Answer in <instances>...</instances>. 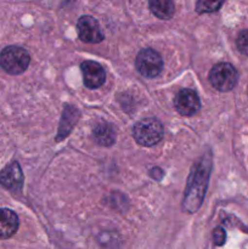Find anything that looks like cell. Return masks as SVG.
Here are the masks:
<instances>
[{
    "label": "cell",
    "instance_id": "14",
    "mask_svg": "<svg viewBox=\"0 0 248 249\" xmlns=\"http://www.w3.org/2000/svg\"><path fill=\"white\" fill-rule=\"evenodd\" d=\"M221 5H223V2L220 1H198L196 5V10L199 14H203V12H212L216 11Z\"/></svg>",
    "mask_w": 248,
    "mask_h": 249
},
{
    "label": "cell",
    "instance_id": "15",
    "mask_svg": "<svg viewBox=\"0 0 248 249\" xmlns=\"http://www.w3.org/2000/svg\"><path fill=\"white\" fill-rule=\"evenodd\" d=\"M236 45H237L238 51L243 55L248 56V29L241 32L236 40Z\"/></svg>",
    "mask_w": 248,
    "mask_h": 249
},
{
    "label": "cell",
    "instance_id": "3",
    "mask_svg": "<svg viewBox=\"0 0 248 249\" xmlns=\"http://www.w3.org/2000/svg\"><path fill=\"white\" fill-rule=\"evenodd\" d=\"M133 136L141 146L151 147L163 139V125L155 118H145L134 125Z\"/></svg>",
    "mask_w": 248,
    "mask_h": 249
},
{
    "label": "cell",
    "instance_id": "2",
    "mask_svg": "<svg viewBox=\"0 0 248 249\" xmlns=\"http://www.w3.org/2000/svg\"><path fill=\"white\" fill-rule=\"evenodd\" d=\"M31 56L21 46H7L0 53V66L9 74H21L28 68Z\"/></svg>",
    "mask_w": 248,
    "mask_h": 249
},
{
    "label": "cell",
    "instance_id": "12",
    "mask_svg": "<svg viewBox=\"0 0 248 249\" xmlns=\"http://www.w3.org/2000/svg\"><path fill=\"white\" fill-rule=\"evenodd\" d=\"M148 5L152 14L158 18L169 19L174 15V4L169 0H153Z\"/></svg>",
    "mask_w": 248,
    "mask_h": 249
},
{
    "label": "cell",
    "instance_id": "10",
    "mask_svg": "<svg viewBox=\"0 0 248 249\" xmlns=\"http://www.w3.org/2000/svg\"><path fill=\"white\" fill-rule=\"evenodd\" d=\"M18 216L11 209H0V240L12 237L18 230Z\"/></svg>",
    "mask_w": 248,
    "mask_h": 249
},
{
    "label": "cell",
    "instance_id": "1",
    "mask_svg": "<svg viewBox=\"0 0 248 249\" xmlns=\"http://www.w3.org/2000/svg\"><path fill=\"white\" fill-rule=\"evenodd\" d=\"M209 172H211V158L209 156H204L191 172V177L185 192V198L182 201V207L189 213H195L198 211L203 202L209 180Z\"/></svg>",
    "mask_w": 248,
    "mask_h": 249
},
{
    "label": "cell",
    "instance_id": "16",
    "mask_svg": "<svg viewBox=\"0 0 248 249\" xmlns=\"http://www.w3.org/2000/svg\"><path fill=\"white\" fill-rule=\"evenodd\" d=\"M213 240L216 246H223L226 241V232L223 228H216L213 231Z\"/></svg>",
    "mask_w": 248,
    "mask_h": 249
},
{
    "label": "cell",
    "instance_id": "9",
    "mask_svg": "<svg viewBox=\"0 0 248 249\" xmlns=\"http://www.w3.org/2000/svg\"><path fill=\"white\" fill-rule=\"evenodd\" d=\"M0 185L10 191H21L23 185V173L18 163H11L0 172Z\"/></svg>",
    "mask_w": 248,
    "mask_h": 249
},
{
    "label": "cell",
    "instance_id": "8",
    "mask_svg": "<svg viewBox=\"0 0 248 249\" xmlns=\"http://www.w3.org/2000/svg\"><path fill=\"white\" fill-rule=\"evenodd\" d=\"M84 85L89 89H97L106 80V73L102 66L95 61H84L80 66Z\"/></svg>",
    "mask_w": 248,
    "mask_h": 249
},
{
    "label": "cell",
    "instance_id": "5",
    "mask_svg": "<svg viewBox=\"0 0 248 249\" xmlns=\"http://www.w3.org/2000/svg\"><path fill=\"white\" fill-rule=\"evenodd\" d=\"M136 70L146 78H155L162 72L163 60L153 49H142L136 57Z\"/></svg>",
    "mask_w": 248,
    "mask_h": 249
},
{
    "label": "cell",
    "instance_id": "6",
    "mask_svg": "<svg viewBox=\"0 0 248 249\" xmlns=\"http://www.w3.org/2000/svg\"><path fill=\"white\" fill-rule=\"evenodd\" d=\"M79 38L84 43L97 44L104 40L105 36L99 22L91 16H82L77 23Z\"/></svg>",
    "mask_w": 248,
    "mask_h": 249
},
{
    "label": "cell",
    "instance_id": "7",
    "mask_svg": "<svg viewBox=\"0 0 248 249\" xmlns=\"http://www.w3.org/2000/svg\"><path fill=\"white\" fill-rule=\"evenodd\" d=\"M175 108L182 116H194L201 108V101L195 90L182 89L175 96Z\"/></svg>",
    "mask_w": 248,
    "mask_h": 249
},
{
    "label": "cell",
    "instance_id": "11",
    "mask_svg": "<svg viewBox=\"0 0 248 249\" xmlns=\"http://www.w3.org/2000/svg\"><path fill=\"white\" fill-rule=\"evenodd\" d=\"M92 135H94V140L100 146L109 147L116 141V130H114L113 125H111L109 123H101L95 126Z\"/></svg>",
    "mask_w": 248,
    "mask_h": 249
},
{
    "label": "cell",
    "instance_id": "13",
    "mask_svg": "<svg viewBox=\"0 0 248 249\" xmlns=\"http://www.w3.org/2000/svg\"><path fill=\"white\" fill-rule=\"evenodd\" d=\"M77 116H78L77 109L72 108L71 106L66 107L65 112H63L62 122H61V128H60V131H58L57 140H61V139L65 138V136L67 135L71 130H72V128L74 124L71 123V121L77 122V119H78Z\"/></svg>",
    "mask_w": 248,
    "mask_h": 249
},
{
    "label": "cell",
    "instance_id": "4",
    "mask_svg": "<svg viewBox=\"0 0 248 249\" xmlns=\"http://www.w3.org/2000/svg\"><path fill=\"white\" fill-rule=\"evenodd\" d=\"M238 73L231 63L220 62L212 68L209 80L218 91H230L237 84Z\"/></svg>",
    "mask_w": 248,
    "mask_h": 249
}]
</instances>
